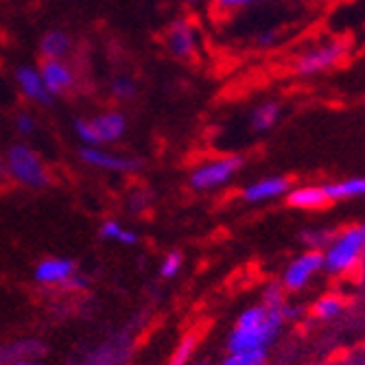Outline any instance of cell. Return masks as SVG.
I'll list each match as a JSON object with an SVG mask.
<instances>
[{"instance_id": "cell-20", "label": "cell", "mask_w": 365, "mask_h": 365, "mask_svg": "<svg viewBox=\"0 0 365 365\" xmlns=\"http://www.w3.org/2000/svg\"><path fill=\"white\" fill-rule=\"evenodd\" d=\"M267 361V350H237L230 352L221 365H264Z\"/></svg>"}, {"instance_id": "cell-8", "label": "cell", "mask_w": 365, "mask_h": 365, "mask_svg": "<svg viewBox=\"0 0 365 365\" xmlns=\"http://www.w3.org/2000/svg\"><path fill=\"white\" fill-rule=\"evenodd\" d=\"M79 158L96 169H106V171H116V173H134L140 171V162L134 158H125V155H114L108 151H101L96 147H83L79 151Z\"/></svg>"}, {"instance_id": "cell-21", "label": "cell", "mask_w": 365, "mask_h": 365, "mask_svg": "<svg viewBox=\"0 0 365 365\" xmlns=\"http://www.w3.org/2000/svg\"><path fill=\"white\" fill-rule=\"evenodd\" d=\"M341 311H344V302L337 295H326L322 300H317V304L313 307V313L319 319H335Z\"/></svg>"}, {"instance_id": "cell-18", "label": "cell", "mask_w": 365, "mask_h": 365, "mask_svg": "<svg viewBox=\"0 0 365 365\" xmlns=\"http://www.w3.org/2000/svg\"><path fill=\"white\" fill-rule=\"evenodd\" d=\"M42 352H44V346L36 339L14 341L5 348H0V365H9L11 361H18V359H36Z\"/></svg>"}, {"instance_id": "cell-19", "label": "cell", "mask_w": 365, "mask_h": 365, "mask_svg": "<svg viewBox=\"0 0 365 365\" xmlns=\"http://www.w3.org/2000/svg\"><path fill=\"white\" fill-rule=\"evenodd\" d=\"M101 237L103 239H110V241H116L120 245H136L138 243V235H136V232L123 227L116 221H106L101 225Z\"/></svg>"}, {"instance_id": "cell-32", "label": "cell", "mask_w": 365, "mask_h": 365, "mask_svg": "<svg viewBox=\"0 0 365 365\" xmlns=\"http://www.w3.org/2000/svg\"><path fill=\"white\" fill-rule=\"evenodd\" d=\"M186 3H199V0H186Z\"/></svg>"}, {"instance_id": "cell-9", "label": "cell", "mask_w": 365, "mask_h": 365, "mask_svg": "<svg viewBox=\"0 0 365 365\" xmlns=\"http://www.w3.org/2000/svg\"><path fill=\"white\" fill-rule=\"evenodd\" d=\"M287 204L295 210H307V212H317L330 206V199L324 190V184H304V186H291V190L284 195Z\"/></svg>"}, {"instance_id": "cell-24", "label": "cell", "mask_w": 365, "mask_h": 365, "mask_svg": "<svg viewBox=\"0 0 365 365\" xmlns=\"http://www.w3.org/2000/svg\"><path fill=\"white\" fill-rule=\"evenodd\" d=\"M112 94L116 98H120V101H129V98H134L138 94V88H136V83L131 81L129 77H118L112 83Z\"/></svg>"}, {"instance_id": "cell-15", "label": "cell", "mask_w": 365, "mask_h": 365, "mask_svg": "<svg viewBox=\"0 0 365 365\" xmlns=\"http://www.w3.org/2000/svg\"><path fill=\"white\" fill-rule=\"evenodd\" d=\"M324 190L330 199V204L333 202H350V199H365V175L324 184Z\"/></svg>"}, {"instance_id": "cell-11", "label": "cell", "mask_w": 365, "mask_h": 365, "mask_svg": "<svg viewBox=\"0 0 365 365\" xmlns=\"http://www.w3.org/2000/svg\"><path fill=\"white\" fill-rule=\"evenodd\" d=\"M40 77H42L46 90L53 96L71 92L73 86H75V75L71 71V66L66 61H61V59H44Z\"/></svg>"}, {"instance_id": "cell-16", "label": "cell", "mask_w": 365, "mask_h": 365, "mask_svg": "<svg viewBox=\"0 0 365 365\" xmlns=\"http://www.w3.org/2000/svg\"><path fill=\"white\" fill-rule=\"evenodd\" d=\"M282 116V108L278 101H262L250 112V127L256 134H267L272 131Z\"/></svg>"}, {"instance_id": "cell-17", "label": "cell", "mask_w": 365, "mask_h": 365, "mask_svg": "<svg viewBox=\"0 0 365 365\" xmlns=\"http://www.w3.org/2000/svg\"><path fill=\"white\" fill-rule=\"evenodd\" d=\"M71 46H73V40H71L68 33L55 29V31H48L42 38L40 51L46 59H63L71 53Z\"/></svg>"}, {"instance_id": "cell-10", "label": "cell", "mask_w": 365, "mask_h": 365, "mask_svg": "<svg viewBox=\"0 0 365 365\" xmlns=\"http://www.w3.org/2000/svg\"><path fill=\"white\" fill-rule=\"evenodd\" d=\"M289 190H291V180L282 175H274V178H264L245 186L243 199L250 204H264V202H274V199L284 197Z\"/></svg>"}, {"instance_id": "cell-5", "label": "cell", "mask_w": 365, "mask_h": 365, "mask_svg": "<svg viewBox=\"0 0 365 365\" xmlns=\"http://www.w3.org/2000/svg\"><path fill=\"white\" fill-rule=\"evenodd\" d=\"M7 169L9 173L29 188H44L48 184V173L44 169L38 153L26 145H14L7 151Z\"/></svg>"}, {"instance_id": "cell-3", "label": "cell", "mask_w": 365, "mask_h": 365, "mask_svg": "<svg viewBox=\"0 0 365 365\" xmlns=\"http://www.w3.org/2000/svg\"><path fill=\"white\" fill-rule=\"evenodd\" d=\"M350 55V42L346 38H326L311 44L293 61V73L300 77H319L337 66Z\"/></svg>"}, {"instance_id": "cell-28", "label": "cell", "mask_w": 365, "mask_h": 365, "mask_svg": "<svg viewBox=\"0 0 365 365\" xmlns=\"http://www.w3.org/2000/svg\"><path fill=\"white\" fill-rule=\"evenodd\" d=\"M16 131L20 136H31L33 131H36V123H33V118L29 116V114H24V112H20V114H16Z\"/></svg>"}, {"instance_id": "cell-4", "label": "cell", "mask_w": 365, "mask_h": 365, "mask_svg": "<svg viewBox=\"0 0 365 365\" xmlns=\"http://www.w3.org/2000/svg\"><path fill=\"white\" fill-rule=\"evenodd\" d=\"M127 129V120L120 112H103L90 120L77 118L75 120V131L77 136L88 145H103V143H116Z\"/></svg>"}, {"instance_id": "cell-31", "label": "cell", "mask_w": 365, "mask_h": 365, "mask_svg": "<svg viewBox=\"0 0 365 365\" xmlns=\"http://www.w3.org/2000/svg\"><path fill=\"white\" fill-rule=\"evenodd\" d=\"M192 365H210L208 361H199V363H192Z\"/></svg>"}, {"instance_id": "cell-29", "label": "cell", "mask_w": 365, "mask_h": 365, "mask_svg": "<svg viewBox=\"0 0 365 365\" xmlns=\"http://www.w3.org/2000/svg\"><path fill=\"white\" fill-rule=\"evenodd\" d=\"M63 287H66V289H75V291H77V289H86V287H88V280H86L83 276L75 274L73 278H68V280L63 282Z\"/></svg>"}, {"instance_id": "cell-1", "label": "cell", "mask_w": 365, "mask_h": 365, "mask_svg": "<svg viewBox=\"0 0 365 365\" xmlns=\"http://www.w3.org/2000/svg\"><path fill=\"white\" fill-rule=\"evenodd\" d=\"M284 324L282 311L264 307V304H256L245 309L232 333L227 335V350L237 352V350H267Z\"/></svg>"}, {"instance_id": "cell-6", "label": "cell", "mask_w": 365, "mask_h": 365, "mask_svg": "<svg viewBox=\"0 0 365 365\" xmlns=\"http://www.w3.org/2000/svg\"><path fill=\"white\" fill-rule=\"evenodd\" d=\"M245 160L241 155H225L212 162L202 164L199 169L192 171L190 175V186L195 190H210V188H219L223 184H227L232 178H235L241 169H243Z\"/></svg>"}, {"instance_id": "cell-2", "label": "cell", "mask_w": 365, "mask_h": 365, "mask_svg": "<svg viewBox=\"0 0 365 365\" xmlns=\"http://www.w3.org/2000/svg\"><path fill=\"white\" fill-rule=\"evenodd\" d=\"M324 269L333 276H344L356 269L365 258V232L363 225H348L330 237L322 250Z\"/></svg>"}, {"instance_id": "cell-23", "label": "cell", "mask_w": 365, "mask_h": 365, "mask_svg": "<svg viewBox=\"0 0 365 365\" xmlns=\"http://www.w3.org/2000/svg\"><path fill=\"white\" fill-rule=\"evenodd\" d=\"M195 344H197L195 335H186V337L180 341L178 350L173 352L169 365H188V361H190V356H192V350H195Z\"/></svg>"}, {"instance_id": "cell-26", "label": "cell", "mask_w": 365, "mask_h": 365, "mask_svg": "<svg viewBox=\"0 0 365 365\" xmlns=\"http://www.w3.org/2000/svg\"><path fill=\"white\" fill-rule=\"evenodd\" d=\"M262 297H264V302H262L264 307H272V309L282 307V284H269V287H264Z\"/></svg>"}, {"instance_id": "cell-13", "label": "cell", "mask_w": 365, "mask_h": 365, "mask_svg": "<svg viewBox=\"0 0 365 365\" xmlns=\"http://www.w3.org/2000/svg\"><path fill=\"white\" fill-rule=\"evenodd\" d=\"M77 274V264L71 258H46L42 260L33 276L40 284H61Z\"/></svg>"}, {"instance_id": "cell-22", "label": "cell", "mask_w": 365, "mask_h": 365, "mask_svg": "<svg viewBox=\"0 0 365 365\" xmlns=\"http://www.w3.org/2000/svg\"><path fill=\"white\" fill-rule=\"evenodd\" d=\"M330 237H333V232L322 230V227H309V230L302 232L304 245H309V250H317V252H322L328 245Z\"/></svg>"}, {"instance_id": "cell-14", "label": "cell", "mask_w": 365, "mask_h": 365, "mask_svg": "<svg viewBox=\"0 0 365 365\" xmlns=\"http://www.w3.org/2000/svg\"><path fill=\"white\" fill-rule=\"evenodd\" d=\"M16 79H18L20 90L24 92V96H29L31 101H36L40 106H51L53 103V94L46 90L40 73L33 71L31 66H20V68L16 71Z\"/></svg>"}, {"instance_id": "cell-27", "label": "cell", "mask_w": 365, "mask_h": 365, "mask_svg": "<svg viewBox=\"0 0 365 365\" xmlns=\"http://www.w3.org/2000/svg\"><path fill=\"white\" fill-rule=\"evenodd\" d=\"M252 3H256V0H215V9L221 14H232V11L243 9Z\"/></svg>"}, {"instance_id": "cell-7", "label": "cell", "mask_w": 365, "mask_h": 365, "mask_svg": "<svg viewBox=\"0 0 365 365\" xmlns=\"http://www.w3.org/2000/svg\"><path fill=\"white\" fill-rule=\"evenodd\" d=\"M324 269V258L322 252L309 250L302 256H297L282 274V287L289 291H300L304 289L319 272Z\"/></svg>"}, {"instance_id": "cell-12", "label": "cell", "mask_w": 365, "mask_h": 365, "mask_svg": "<svg viewBox=\"0 0 365 365\" xmlns=\"http://www.w3.org/2000/svg\"><path fill=\"white\" fill-rule=\"evenodd\" d=\"M167 46L180 59H190L197 53V38L195 29L186 20H178L167 31Z\"/></svg>"}, {"instance_id": "cell-30", "label": "cell", "mask_w": 365, "mask_h": 365, "mask_svg": "<svg viewBox=\"0 0 365 365\" xmlns=\"http://www.w3.org/2000/svg\"><path fill=\"white\" fill-rule=\"evenodd\" d=\"M9 365H44V363H40L38 359H18V361H11Z\"/></svg>"}, {"instance_id": "cell-33", "label": "cell", "mask_w": 365, "mask_h": 365, "mask_svg": "<svg viewBox=\"0 0 365 365\" xmlns=\"http://www.w3.org/2000/svg\"><path fill=\"white\" fill-rule=\"evenodd\" d=\"M363 232H365V225H363Z\"/></svg>"}, {"instance_id": "cell-25", "label": "cell", "mask_w": 365, "mask_h": 365, "mask_svg": "<svg viewBox=\"0 0 365 365\" xmlns=\"http://www.w3.org/2000/svg\"><path fill=\"white\" fill-rule=\"evenodd\" d=\"M182 254L180 252H171V254H167V258L162 260V264H160V276L162 278H175L178 274H180V269H182Z\"/></svg>"}]
</instances>
